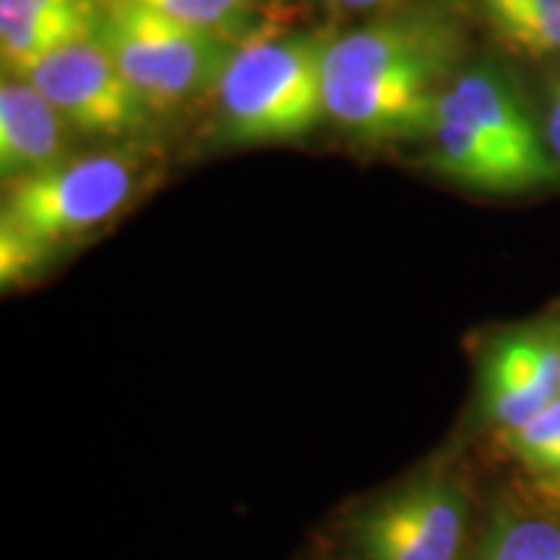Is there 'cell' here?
<instances>
[{
	"instance_id": "obj_1",
	"label": "cell",
	"mask_w": 560,
	"mask_h": 560,
	"mask_svg": "<svg viewBox=\"0 0 560 560\" xmlns=\"http://www.w3.org/2000/svg\"><path fill=\"white\" fill-rule=\"evenodd\" d=\"M140 159L128 151L68 156L50 170L9 182L0 208V280L19 285L128 208Z\"/></svg>"
},
{
	"instance_id": "obj_2",
	"label": "cell",
	"mask_w": 560,
	"mask_h": 560,
	"mask_svg": "<svg viewBox=\"0 0 560 560\" xmlns=\"http://www.w3.org/2000/svg\"><path fill=\"white\" fill-rule=\"evenodd\" d=\"M325 34L262 37L236 47L219 83L221 136L234 145L299 140L327 117Z\"/></svg>"
},
{
	"instance_id": "obj_3",
	"label": "cell",
	"mask_w": 560,
	"mask_h": 560,
	"mask_svg": "<svg viewBox=\"0 0 560 560\" xmlns=\"http://www.w3.org/2000/svg\"><path fill=\"white\" fill-rule=\"evenodd\" d=\"M94 39L153 109L219 89L236 47L138 0H96Z\"/></svg>"
},
{
	"instance_id": "obj_4",
	"label": "cell",
	"mask_w": 560,
	"mask_h": 560,
	"mask_svg": "<svg viewBox=\"0 0 560 560\" xmlns=\"http://www.w3.org/2000/svg\"><path fill=\"white\" fill-rule=\"evenodd\" d=\"M462 55L459 34L444 19L397 16L330 39L325 86L380 96L439 100V83Z\"/></svg>"
},
{
	"instance_id": "obj_5",
	"label": "cell",
	"mask_w": 560,
	"mask_h": 560,
	"mask_svg": "<svg viewBox=\"0 0 560 560\" xmlns=\"http://www.w3.org/2000/svg\"><path fill=\"white\" fill-rule=\"evenodd\" d=\"M26 81L86 136H128L151 122L153 109L94 39L73 42L45 58Z\"/></svg>"
},
{
	"instance_id": "obj_6",
	"label": "cell",
	"mask_w": 560,
	"mask_h": 560,
	"mask_svg": "<svg viewBox=\"0 0 560 560\" xmlns=\"http://www.w3.org/2000/svg\"><path fill=\"white\" fill-rule=\"evenodd\" d=\"M467 503L446 480H423L355 516L350 542L359 560H457Z\"/></svg>"
},
{
	"instance_id": "obj_7",
	"label": "cell",
	"mask_w": 560,
	"mask_h": 560,
	"mask_svg": "<svg viewBox=\"0 0 560 560\" xmlns=\"http://www.w3.org/2000/svg\"><path fill=\"white\" fill-rule=\"evenodd\" d=\"M446 91L490 149L520 172L529 190L556 185L560 161L545 151L540 132L506 75L493 68H472L457 75Z\"/></svg>"
},
{
	"instance_id": "obj_8",
	"label": "cell",
	"mask_w": 560,
	"mask_h": 560,
	"mask_svg": "<svg viewBox=\"0 0 560 560\" xmlns=\"http://www.w3.org/2000/svg\"><path fill=\"white\" fill-rule=\"evenodd\" d=\"M560 397V327H527L495 342L486 363V410L520 429Z\"/></svg>"
},
{
	"instance_id": "obj_9",
	"label": "cell",
	"mask_w": 560,
	"mask_h": 560,
	"mask_svg": "<svg viewBox=\"0 0 560 560\" xmlns=\"http://www.w3.org/2000/svg\"><path fill=\"white\" fill-rule=\"evenodd\" d=\"M68 128L26 79L0 83V174L5 185L66 161Z\"/></svg>"
},
{
	"instance_id": "obj_10",
	"label": "cell",
	"mask_w": 560,
	"mask_h": 560,
	"mask_svg": "<svg viewBox=\"0 0 560 560\" xmlns=\"http://www.w3.org/2000/svg\"><path fill=\"white\" fill-rule=\"evenodd\" d=\"M433 166L459 185L486 192L529 190L520 172L490 149V143L462 115L450 91H441L433 120Z\"/></svg>"
},
{
	"instance_id": "obj_11",
	"label": "cell",
	"mask_w": 560,
	"mask_h": 560,
	"mask_svg": "<svg viewBox=\"0 0 560 560\" xmlns=\"http://www.w3.org/2000/svg\"><path fill=\"white\" fill-rule=\"evenodd\" d=\"M94 16H60L39 11L30 0H0V52L13 79H26L60 47L94 34Z\"/></svg>"
},
{
	"instance_id": "obj_12",
	"label": "cell",
	"mask_w": 560,
	"mask_h": 560,
	"mask_svg": "<svg viewBox=\"0 0 560 560\" xmlns=\"http://www.w3.org/2000/svg\"><path fill=\"white\" fill-rule=\"evenodd\" d=\"M138 3L177 19L182 24L195 26V30L215 34L234 47L262 39L257 34L260 26L252 11L255 0H138Z\"/></svg>"
},
{
	"instance_id": "obj_13",
	"label": "cell",
	"mask_w": 560,
	"mask_h": 560,
	"mask_svg": "<svg viewBox=\"0 0 560 560\" xmlns=\"http://www.w3.org/2000/svg\"><path fill=\"white\" fill-rule=\"evenodd\" d=\"M475 560H560V524L542 516H499Z\"/></svg>"
},
{
	"instance_id": "obj_14",
	"label": "cell",
	"mask_w": 560,
	"mask_h": 560,
	"mask_svg": "<svg viewBox=\"0 0 560 560\" xmlns=\"http://www.w3.org/2000/svg\"><path fill=\"white\" fill-rule=\"evenodd\" d=\"M506 444L529 470L560 475V397L520 429L506 431Z\"/></svg>"
},
{
	"instance_id": "obj_15",
	"label": "cell",
	"mask_w": 560,
	"mask_h": 560,
	"mask_svg": "<svg viewBox=\"0 0 560 560\" xmlns=\"http://www.w3.org/2000/svg\"><path fill=\"white\" fill-rule=\"evenodd\" d=\"M490 24L511 50L535 55V58L560 52V5L511 13V16L493 19Z\"/></svg>"
},
{
	"instance_id": "obj_16",
	"label": "cell",
	"mask_w": 560,
	"mask_h": 560,
	"mask_svg": "<svg viewBox=\"0 0 560 560\" xmlns=\"http://www.w3.org/2000/svg\"><path fill=\"white\" fill-rule=\"evenodd\" d=\"M560 0H490L486 3L488 21L511 16V13H524V11H537V9H556Z\"/></svg>"
},
{
	"instance_id": "obj_17",
	"label": "cell",
	"mask_w": 560,
	"mask_h": 560,
	"mask_svg": "<svg viewBox=\"0 0 560 560\" xmlns=\"http://www.w3.org/2000/svg\"><path fill=\"white\" fill-rule=\"evenodd\" d=\"M39 11L60 13V16H94L96 0H30Z\"/></svg>"
},
{
	"instance_id": "obj_18",
	"label": "cell",
	"mask_w": 560,
	"mask_h": 560,
	"mask_svg": "<svg viewBox=\"0 0 560 560\" xmlns=\"http://www.w3.org/2000/svg\"><path fill=\"white\" fill-rule=\"evenodd\" d=\"M545 138H548L552 156L560 161V79L550 86V112L548 120H545Z\"/></svg>"
},
{
	"instance_id": "obj_19",
	"label": "cell",
	"mask_w": 560,
	"mask_h": 560,
	"mask_svg": "<svg viewBox=\"0 0 560 560\" xmlns=\"http://www.w3.org/2000/svg\"><path fill=\"white\" fill-rule=\"evenodd\" d=\"M330 3L346 11H369V9H376V5L387 3V0H330Z\"/></svg>"
},
{
	"instance_id": "obj_20",
	"label": "cell",
	"mask_w": 560,
	"mask_h": 560,
	"mask_svg": "<svg viewBox=\"0 0 560 560\" xmlns=\"http://www.w3.org/2000/svg\"><path fill=\"white\" fill-rule=\"evenodd\" d=\"M486 3H490V0H482V5H486Z\"/></svg>"
}]
</instances>
